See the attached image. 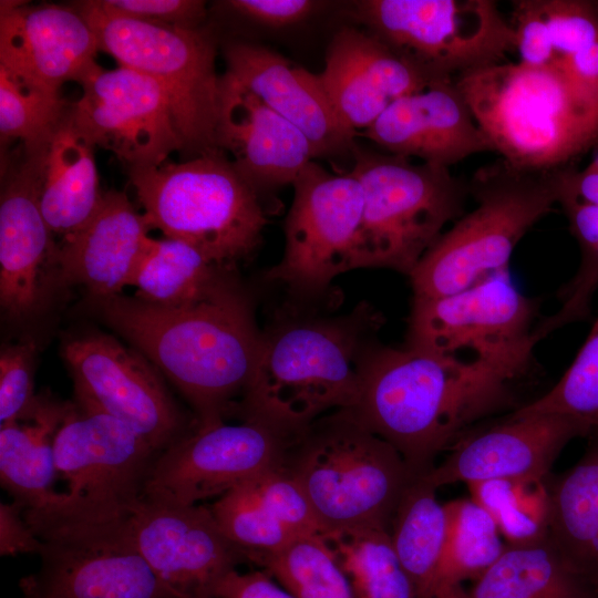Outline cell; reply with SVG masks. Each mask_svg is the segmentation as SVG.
<instances>
[{
    "label": "cell",
    "mask_w": 598,
    "mask_h": 598,
    "mask_svg": "<svg viewBox=\"0 0 598 598\" xmlns=\"http://www.w3.org/2000/svg\"><path fill=\"white\" fill-rule=\"evenodd\" d=\"M102 320L144 354L186 399L198 425L238 413L261 333L254 303L230 270L198 300L152 305L122 293L93 299Z\"/></svg>",
    "instance_id": "1"
},
{
    "label": "cell",
    "mask_w": 598,
    "mask_h": 598,
    "mask_svg": "<svg viewBox=\"0 0 598 598\" xmlns=\"http://www.w3.org/2000/svg\"><path fill=\"white\" fill-rule=\"evenodd\" d=\"M515 380L476 358L372 342L360 363L355 403L347 410L419 477L474 423L514 404Z\"/></svg>",
    "instance_id": "2"
},
{
    "label": "cell",
    "mask_w": 598,
    "mask_h": 598,
    "mask_svg": "<svg viewBox=\"0 0 598 598\" xmlns=\"http://www.w3.org/2000/svg\"><path fill=\"white\" fill-rule=\"evenodd\" d=\"M382 315L365 301L331 317L288 315L261 333L240 417L299 433L319 417L353 406L360 363Z\"/></svg>",
    "instance_id": "3"
},
{
    "label": "cell",
    "mask_w": 598,
    "mask_h": 598,
    "mask_svg": "<svg viewBox=\"0 0 598 598\" xmlns=\"http://www.w3.org/2000/svg\"><path fill=\"white\" fill-rule=\"evenodd\" d=\"M454 82L494 151L515 167L563 168L598 141V93L559 58L546 66L506 61Z\"/></svg>",
    "instance_id": "4"
},
{
    "label": "cell",
    "mask_w": 598,
    "mask_h": 598,
    "mask_svg": "<svg viewBox=\"0 0 598 598\" xmlns=\"http://www.w3.org/2000/svg\"><path fill=\"white\" fill-rule=\"evenodd\" d=\"M148 228L184 241L233 270L262 241L269 223L264 195L217 151L128 169Z\"/></svg>",
    "instance_id": "5"
},
{
    "label": "cell",
    "mask_w": 598,
    "mask_h": 598,
    "mask_svg": "<svg viewBox=\"0 0 598 598\" xmlns=\"http://www.w3.org/2000/svg\"><path fill=\"white\" fill-rule=\"evenodd\" d=\"M560 169L533 171L501 158L468 182L475 200L411 272L413 298H437L507 269L519 240L558 204Z\"/></svg>",
    "instance_id": "6"
},
{
    "label": "cell",
    "mask_w": 598,
    "mask_h": 598,
    "mask_svg": "<svg viewBox=\"0 0 598 598\" xmlns=\"http://www.w3.org/2000/svg\"><path fill=\"white\" fill-rule=\"evenodd\" d=\"M285 467L307 494L322 535L367 526L389 529L417 477L391 444L348 410L328 413L301 431Z\"/></svg>",
    "instance_id": "7"
},
{
    "label": "cell",
    "mask_w": 598,
    "mask_h": 598,
    "mask_svg": "<svg viewBox=\"0 0 598 598\" xmlns=\"http://www.w3.org/2000/svg\"><path fill=\"white\" fill-rule=\"evenodd\" d=\"M349 171L363 192L357 269L408 276L450 223L464 214L468 182L450 168L379 153L355 143Z\"/></svg>",
    "instance_id": "8"
},
{
    "label": "cell",
    "mask_w": 598,
    "mask_h": 598,
    "mask_svg": "<svg viewBox=\"0 0 598 598\" xmlns=\"http://www.w3.org/2000/svg\"><path fill=\"white\" fill-rule=\"evenodd\" d=\"M72 6L92 28L99 51L161 85L188 158L221 151L217 136L223 75L216 71L217 40L210 29L125 18L103 10L95 0Z\"/></svg>",
    "instance_id": "9"
},
{
    "label": "cell",
    "mask_w": 598,
    "mask_h": 598,
    "mask_svg": "<svg viewBox=\"0 0 598 598\" xmlns=\"http://www.w3.org/2000/svg\"><path fill=\"white\" fill-rule=\"evenodd\" d=\"M158 452L117 419L68 402L54 437L58 476L66 491L54 506L24 511L28 523L124 519L143 498Z\"/></svg>",
    "instance_id": "10"
},
{
    "label": "cell",
    "mask_w": 598,
    "mask_h": 598,
    "mask_svg": "<svg viewBox=\"0 0 598 598\" xmlns=\"http://www.w3.org/2000/svg\"><path fill=\"white\" fill-rule=\"evenodd\" d=\"M353 16L430 83L506 62L513 27L493 0H363Z\"/></svg>",
    "instance_id": "11"
},
{
    "label": "cell",
    "mask_w": 598,
    "mask_h": 598,
    "mask_svg": "<svg viewBox=\"0 0 598 598\" xmlns=\"http://www.w3.org/2000/svg\"><path fill=\"white\" fill-rule=\"evenodd\" d=\"M537 307L513 283L508 269L458 292L413 298L406 346L439 354L476 358L514 379L530 368L539 340Z\"/></svg>",
    "instance_id": "12"
},
{
    "label": "cell",
    "mask_w": 598,
    "mask_h": 598,
    "mask_svg": "<svg viewBox=\"0 0 598 598\" xmlns=\"http://www.w3.org/2000/svg\"><path fill=\"white\" fill-rule=\"evenodd\" d=\"M292 187L283 255L266 278L307 301L324 293L339 275L357 269L363 192L350 172L333 174L315 161Z\"/></svg>",
    "instance_id": "13"
},
{
    "label": "cell",
    "mask_w": 598,
    "mask_h": 598,
    "mask_svg": "<svg viewBox=\"0 0 598 598\" xmlns=\"http://www.w3.org/2000/svg\"><path fill=\"white\" fill-rule=\"evenodd\" d=\"M237 424L196 425L161 451L148 473L143 497L195 505L220 497L271 470L285 467L300 433L255 416Z\"/></svg>",
    "instance_id": "14"
},
{
    "label": "cell",
    "mask_w": 598,
    "mask_h": 598,
    "mask_svg": "<svg viewBox=\"0 0 598 598\" xmlns=\"http://www.w3.org/2000/svg\"><path fill=\"white\" fill-rule=\"evenodd\" d=\"M125 519L28 523L42 540L23 598H175L131 539Z\"/></svg>",
    "instance_id": "15"
},
{
    "label": "cell",
    "mask_w": 598,
    "mask_h": 598,
    "mask_svg": "<svg viewBox=\"0 0 598 598\" xmlns=\"http://www.w3.org/2000/svg\"><path fill=\"white\" fill-rule=\"evenodd\" d=\"M61 354L73 380L74 401L123 422L156 452L196 425L152 362L113 336L91 332L70 338Z\"/></svg>",
    "instance_id": "16"
},
{
    "label": "cell",
    "mask_w": 598,
    "mask_h": 598,
    "mask_svg": "<svg viewBox=\"0 0 598 598\" xmlns=\"http://www.w3.org/2000/svg\"><path fill=\"white\" fill-rule=\"evenodd\" d=\"M80 85L82 95L68 110L70 121L127 169L159 165L184 151L167 95L148 75L99 65Z\"/></svg>",
    "instance_id": "17"
},
{
    "label": "cell",
    "mask_w": 598,
    "mask_h": 598,
    "mask_svg": "<svg viewBox=\"0 0 598 598\" xmlns=\"http://www.w3.org/2000/svg\"><path fill=\"white\" fill-rule=\"evenodd\" d=\"M140 554L175 598H215L223 579L246 561L212 508L142 498L125 519Z\"/></svg>",
    "instance_id": "18"
},
{
    "label": "cell",
    "mask_w": 598,
    "mask_h": 598,
    "mask_svg": "<svg viewBox=\"0 0 598 598\" xmlns=\"http://www.w3.org/2000/svg\"><path fill=\"white\" fill-rule=\"evenodd\" d=\"M50 138L20 143L2 171L0 305L12 319L27 317L38 308L49 271L55 270L56 244L40 207Z\"/></svg>",
    "instance_id": "19"
},
{
    "label": "cell",
    "mask_w": 598,
    "mask_h": 598,
    "mask_svg": "<svg viewBox=\"0 0 598 598\" xmlns=\"http://www.w3.org/2000/svg\"><path fill=\"white\" fill-rule=\"evenodd\" d=\"M97 51L92 28L72 4L1 1L0 68L22 84L60 94L64 83L80 84L99 66Z\"/></svg>",
    "instance_id": "20"
},
{
    "label": "cell",
    "mask_w": 598,
    "mask_h": 598,
    "mask_svg": "<svg viewBox=\"0 0 598 598\" xmlns=\"http://www.w3.org/2000/svg\"><path fill=\"white\" fill-rule=\"evenodd\" d=\"M588 434L586 426L568 416L513 411L502 422L464 435L424 477L436 488L498 478H546L563 448Z\"/></svg>",
    "instance_id": "21"
},
{
    "label": "cell",
    "mask_w": 598,
    "mask_h": 598,
    "mask_svg": "<svg viewBox=\"0 0 598 598\" xmlns=\"http://www.w3.org/2000/svg\"><path fill=\"white\" fill-rule=\"evenodd\" d=\"M224 58L226 73L297 127L316 158H352L357 135L340 121L319 73L246 42L227 44Z\"/></svg>",
    "instance_id": "22"
},
{
    "label": "cell",
    "mask_w": 598,
    "mask_h": 598,
    "mask_svg": "<svg viewBox=\"0 0 598 598\" xmlns=\"http://www.w3.org/2000/svg\"><path fill=\"white\" fill-rule=\"evenodd\" d=\"M360 135L390 154L447 168L474 154L495 152L454 81L396 99Z\"/></svg>",
    "instance_id": "23"
},
{
    "label": "cell",
    "mask_w": 598,
    "mask_h": 598,
    "mask_svg": "<svg viewBox=\"0 0 598 598\" xmlns=\"http://www.w3.org/2000/svg\"><path fill=\"white\" fill-rule=\"evenodd\" d=\"M319 76L340 121L357 136L393 101L431 84L377 37L353 27L336 32Z\"/></svg>",
    "instance_id": "24"
},
{
    "label": "cell",
    "mask_w": 598,
    "mask_h": 598,
    "mask_svg": "<svg viewBox=\"0 0 598 598\" xmlns=\"http://www.w3.org/2000/svg\"><path fill=\"white\" fill-rule=\"evenodd\" d=\"M218 147L264 196L292 185L313 161L307 137L228 73L223 75Z\"/></svg>",
    "instance_id": "25"
},
{
    "label": "cell",
    "mask_w": 598,
    "mask_h": 598,
    "mask_svg": "<svg viewBox=\"0 0 598 598\" xmlns=\"http://www.w3.org/2000/svg\"><path fill=\"white\" fill-rule=\"evenodd\" d=\"M148 226L124 192L107 190L91 219L55 248L60 279L84 287L92 299L131 286L150 240Z\"/></svg>",
    "instance_id": "26"
},
{
    "label": "cell",
    "mask_w": 598,
    "mask_h": 598,
    "mask_svg": "<svg viewBox=\"0 0 598 598\" xmlns=\"http://www.w3.org/2000/svg\"><path fill=\"white\" fill-rule=\"evenodd\" d=\"M66 406L37 395L24 414L0 426L1 485L24 511L50 508L62 497L54 488V437Z\"/></svg>",
    "instance_id": "27"
},
{
    "label": "cell",
    "mask_w": 598,
    "mask_h": 598,
    "mask_svg": "<svg viewBox=\"0 0 598 598\" xmlns=\"http://www.w3.org/2000/svg\"><path fill=\"white\" fill-rule=\"evenodd\" d=\"M93 150L66 112L48 144L40 193L44 220L61 238L84 226L102 200Z\"/></svg>",
    "instance_id": "28"
},
{
    "label": "cell",
    "mask_w": 598,
    "mask_h": 598,
    "mask_svg": "<svg viewBox=\"0 0 598 598\" xmlns=\"http://www.w3.org/2000/svg\"><path fill=\"white\" fill-rule=\"evenodd\" d=\"M549 491L548 539L598 598V439Z\"/></svg>",
    "instance_id": "29"
},
{
    "label": "cell",
    "mask_w": 598,
    "mask_h": 598,
    "mask_svg": "<svg viewBox=\"0 0 598 598\" xmlns=\"http://www.w3.org/2000/svg\"><path fill=\"white\" fill-rule=\"evenodd\" d=\"M465 598H595L547 538L507 545L501 557L467 588Z\"/></svg>",
    "instance_id": "30"
},
{
    "label": "cell",
    "mask_w": 598,
    "mask_h": 598,
    "mask_svg": "<svg viewBox=\"0 0 598 598\" xmlns=\"http://www.w3.org/2000/svg\"><path fill=\"white\" fill-rule=\"evenodd\" d=\"M436 491L424 476L414 478L389 528L393 548L419 598H432L446 538V507L439 502Z\"/></svg>",
    "instance_id": "31"
},
{
    "label": "cell",
    "mask_w": 598,
    "mask_h": 598,
    "mask_svg": "<svg viewBox=\"0 0 598 598\" xmlns=\"http://www.w3.org/2000/svg\"><path fill=\"white\" fill-rule=\"evenodd\" d=\"M447 529L432 598H465L507 544L491 515L471 497L445 503Z\"/></svg>",
    "instance_id": "32"
},
{
    "label": "cell",
    "mask_w": 598,
    "mask_h": 598,
    "mask_svg": "<svg viewBox=\"0 0 598 598\" xmlns=\"http://www.w3.org/2000/svg\"><path fill=\"white\" fill-rule=\"evenodd\" d=\"M223 268L195 247L171 238H150L133 276L131 286L142 301L181 307L202 298Z\"/></svg>",
    "instance_id": "33"
},
{
    "label": "cell",
    "mask_w": 598,
    "mask_h": 598,
    "mask_svg": "<svg viewBox=\"0 0 598 598\" xmlns=\"http://www.w3.org/2000/svg\"><path fill=\"white\" fill-rule=\"evenodd\" d=\"M322 536L347 574L354 598H419L388 528L367 526Z\"/></svg>",
    "instance_id": "34"
},
{
    "label": "cell",
    "mask_w": 598,
    "mask_h": 598,
    "mask_svg": "<svg viewBox=\"0 0 598 598\" xmlns=\"http://www.w3.org/2000/svg\"><path fill=\"white\" fill-rule=\"evenodd\" d=\"M467 488L470 497L494 519L507 545H529L548 537L550 491L546 478L488 480Z\"/></svg>",
    "instance_id": "35"
},
{
    "label": "cell",
    "mask_w": 598,
    "mask_h": 598,
    "mask_svg": "<svg viewBox=\"0 0 598 598\" xmlns=\"http://www.w3.org/2000/svg\"><path fill=\"white\" fill-rule=\"evenodd\" d=\"M295 598H354L351 582L322 535H303L256 563Z\"/></svg>",
    "instance_id": "36"
},
{
    "label": "cell",
    "mask_w": 598,
    "mask_h": 598,
    "mask_svg": "<svg viewBox=\"0 0 598 598\" xmlns=\"http://www.w3.org/2000/svg\"><path fill=\"white\" fill-rule=\"evenodd\" d=\"M513 411L568 416L598 434V317L560 380L544 395Z\"/></svg>",
    "instance_id": "37"
},
{
    "label": "cell",
    "mask_w": 598,
    "mask_h": 598,
    "mask_svg": "<svg viewBox=\"0 0 598 598\" xmlns=\"http://www.w3.org/2000/svg\"><path fill=\"white\" fill-rule=\"evenodd\" d=\"M210 508L221 530L246 561L255 564L296 538L267 511L247 482L218 497Z\"/></svg>",
    "instance_id": "38"
},
{
    "label": "cell",
    "mask_w": 598,
    "mask_h": 598,
    "mask_svg": "<svg viewBox=\"0 0 598 598\" xmlns=\"http://www.w3.org/2000/svg\"><path fill=\"white\" fill-rule=\"evenodd\" d=\"M70 103L60 94L27 86L0 68L1 145L49 138L64 118Z\"/></svg>",
    "instance_id": "39"
},
{
    "label": "cell",
    "mask_w": 598,
    "mask_h": 598,
    "mask_svg": "<svg viewBox=\"0 0 598 598\" xmlns=\"http://www.w3.org/2000/svg\"><path fill=\"white\" fill-rule=\"evenodd\" d=\"M247 483L267 511L296 537L322 535L307 494L286 467L268 471Z\"/></svg>",
    "instance_id": "40"
},
{
    "label": "cell",
    "mask_w": 598,
    "mask_h": 598,
    "mask_svg": "<svg viewBox=\"0 0 598 598\" xmlns=\"http://www.w3.org/2000/svg\"><path fill=\"white\" fill-rule=\"evenodd\" d=\"M539 1L558 58H567L598 41V2Z\"/></svg>",
    "instance_id": "41"
},
{
    "label": "cell",
    "mask_w": 598,
    "mask_h": 598,
    "mask_svg": "<svg viewBox=\"0 0 598 598\" xmlns=\"http://www.w3.org/2000/svg\"><path fill=\"white\" fill-rule=\"evenodd\" d=\"M37 347L24 339L7 344L0 352V423L13 421L33 404V374Z\"/></svg>",
    "instance_id": "42"
},
{
    "label": "cell",
    "mask_w": 598,
    "mask_h": 598,
    "mask_svg": "<svg viewBox=\"0 0 598 598\" xmlns=\"http://www.w3.org/2000/svg\"><path fill=\"white\" fill-rule=\"evenodd\" d=\"M580 265L575 277L559 291L561 307L543 318L534 334L540 341L553 331L588 318L590 302L598 288V241L579 243Z\"/></svg>",
    "instance_id": "43"
},
{
    "label": "cell",
    "mask_w": 598,
    "mask_h": 598,
    "mask_svg": "<svg viewBox=\"0 0 598 598\" xmlns=\"http://www.w3.org/2000/svg\"><path fill=\"white\" fill-rule=\"evenodd\" d=\"M105 11L135 20L168 27L196 29L206 19L200 0H95Z\"/></svg>",
    "instance_id": "44"
},
{
    "label": "cell",
    "mask_w": 598,
    "mask_h": 598,
    "mask_svg": "<svg viewBox=\"0 0 598 598\" xmlns=\"http://www.w3.org/2000/svg\"><path fill=\"white\" fill-rule=\"evenodd\" d=\"M512 20L515 48L519 63L528 66H546L558 56L554 50L548 24L539 0L513 1Z\"/></svg>",
    "instance_id": "45"
},
{
    "label": "cell",
    "mask_w": 598,
    "mask_h": 598,
    "mask_svg": "<svg viewBox=\"0 0 598 598\" xmlns=\"http://www.w3.org/2000/svg\"><path fill=\"white\" fill-rule=\"evenodd\" d=\"M225 7L268 28H283L307 19L320 2L311 0H229Z\"/></svg>",
    "instance_id": "46"
},
{
    "label": "cell",
    "mask_w": 598,
    "mask_h": 598,
    "mask_svg": "<svg viewBox=\"0 0 598 598\" xmlns=\"http://www.w3.org/2000/svg\"><path fill=\"white\" fill-rule=\"evenodd\" d=\"M23 512L24 506L16 501L0 504L1 556L40 553L42 540L27 523Z\"/></svg>",
    "instance_id": "47"
},
{
    "label": "cell",
    "mask_w": 598,
    "mask_h": 598,
    "mask_svg": "<svg viewBox=\"0 0 598 598\" xmlns=\"http://www.w3.org/2000/svg\"><path fill=\"white\" fill-rule=\"evenodd\" d=\"M215 598H295L264 570L229 573L216 589Z\"/></svg>",
    "instance_id": "48"
},
{
    "label": "cell",
    "mask_w": 598,
    "mask_h": 598,
    "mask_svg": "<svg viewBox=\"0 0 598 598\" xmlns=\"http://www.w3.org/2000/svg\"><path fill=\"white\" fill-rule=\"evenodd\" d=\"M559 59L575 81L598 93V41Z\"/></svg>",
    "instance_id": "49"
},
{
    "label": "cell",
    "mask_w": 598,
    "mask_h": 598,
    "mask_svg": "<svg viewBox=\"0 0 598 598\" xmlns=\"http://www.w3.org/2000/svg\"><path fill=\"white\" fill-rule=\"evenodd\" d=\"M561 179L577 198L598 207V154L581 172L569 166L564 167Z\"/></svg>",
    "instance_id": "50"
}]
</instances>
